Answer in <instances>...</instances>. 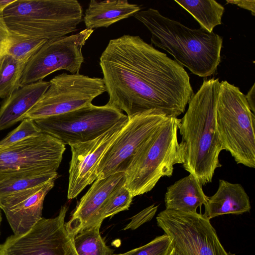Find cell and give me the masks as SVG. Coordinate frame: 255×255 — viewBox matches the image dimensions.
I'll return each mask as SVG.
<instances>
[{"mask_svg":"<svg viewBox=\"0 0 255 255\" xmlns=\"http://www.w3.org/2000/svg\"><path fill=\"white\" fill-rule=\"evenodd\" d=\"M108 104L128 118L150 110L177 118L194 93L182 66L138 36L110 40L100 59Z\"/></svg>","mask_w":255,"mask_h":255,"instance_id":"obj_1","label":"cell"},{"mask_svg":"<svg viewBox=\"0 0 255 255\" xmlns=\"http://www.w3.org/2000/svg\"><path fill=\"white\" fill-rule=\"evenodd\" d=\"M220 87L218 78L205 79L188 103L178 129L184 147V169L202 185L212 181L222 166L219 154L224 150L217 131L216 107Z\"/></svg>","mask_w":255,"mask_h":255,"instance_id":"obj_2","label":"cell"},{"mask_svg":"<svg viewBox=\"0 0 255 255\" xmlns=\"http://www.w3.org/2000/svg\"><path fill=\"white\" fill-rule=\"evenodd\" d=\"M133 16L150 32L152 44L193 74L207 77L215 73L221 62L223 38L220 35L202 27L190 28L152 8Z\"/></svg>","mask_w":255,"mask_h":255,"instance_id":"obj_3","label":"cell"},{"mask_svg":"<svg viewBox=\"0 0 255 255\" xmlns=\"http://www.w3.org/2000/svg\"><path fill=\"white\" fill-rule=\"evenodd\" d=\"M180 123L169 117L134 155L124 184L133 197L151 191L161 177L172 176L175 164L184 163V147L177 137Z\"/></svg>","mask_w":255,"mask_h":255,"instance_id":"obj_4","label":"cell"},{"mask_svg":"<svg viewBox=\"0 0 255 255\" xmlns=\"http://www.w3.org/2000/svg\"><path fill=\"white\" fill-rule=\"evenodd\" d=\"M2 15L11 32L50 40L75 31L83 9L76 0H14Z\"/></svg>","mask_w":255,"mask_h":255,"instance_id":"obj_5","label":"cell"},{"mask_svg":"<svg viewBox=\"0 0 255 255\" xmlns=\"http://www.w3.org/2000/svg\"><path fill=\"white\" fill-rule=\"evenodd\" d=\"M216 123L224 150L237 164L255 168V114L239 88L227 81L220 82Z\"/></svg>","mask_w":255,"mask_h":255,"instance_id":"obj_6","label":"cell"},{"mask_svg":"<svg viewBox=\"0 0 255 255\" xmlns=\"http://www.w3.org/2000/svg\"><path fill=\"white\" fill-rule=\"evenodd\" d=\"M126 115L108 104H90L59 115L33 120L41 132L64 144L86 142L100 136Z\"/></svg>","mask_w":255,"mask_h":255,"instance_id":"obj_7","label":"cell"},{"mask_svg":"<svg viewBox=\"0 0 255 255\" xmlns=\"http://www.w3.org/2000/svg\"><path fill=\"white\" fill-rule=\"evenodd\" d=\"M36 104L23 117L35 120L66 113L92 104L107 92L102 78L63 73L53 77Z\"/></svg>","mask_w":255,"mask_h":255,"instance_id":"obj_8","label":"cell"},{"mask_svg":"<svg viewBox=\"0 0 255 255\" xmlns=\"http://www.w3.org/2000/svg\"><path fill=\"white\" fill-rule=\"evenodd\" d=\"M156 221L182 255H234L225 250L210 220L203 214L165 209Z\"/></svg>","mask_w":255,"mask_h":255,"instance_id":"obj_9","label":"cell"},{"mask_svg":"<svg viewBox=\"0 0 255 255\" xmlns=\"http://www.w3.org/2000/svg\"><path fill=\"white\" fill-rule=\"evenodd\" d=\"M68 210L64 205L56 217L42 218L25 233L7 238L0 255H78L65 226Z\"/></svg>","mask_w":255,"mask_h":255,"instance_id":"obj_10","label":"cell"},{"mask_svg":"<svg viewBox=\"0 0 255 255\" xmlns=\"http://www.w3.org/2000/svg\"><path fill=\"white\" fill-rule=\"evenodd\" d=\"M65 149L60 141L43 132L0 149V181L26 172L56 173Z\"/></svg>","mask_w":255,"mask_h":255,"instance_id":"obj_11","label":"cell"},{"mask_svg":"<svg viewBox=\"0 0 255 255\" xmlns=\"http://www.w3.org/2000/svg\"><path fill=\"white\" fill-rule=\"evenodd\" d=\"M93 32L94 29L86 28L75 34L47 40L26 63L21 87L43 80L60 70L79 73L84 62L82 47Z\"/></svg>","mask_w":255,"mask_h":255,"instance_id":"obj_12","label":"cell"},{"mask_svg":"<svg viewBox=\"0 0 255 255\" xmlns=\"http://www.w3.org/2000/svg\"><path fill=\"white\" fill-rule=\"evenodd\" d=\"M169 117L160 111L150 110L128 119L100 161L97 179L125 173L138 149Z\"/></svg>","mask_w":255,"mask_h":255,"instance_id":"obj_13","label":"cell"},{"mask_svg":"<svg viewBox=\"0 0 255 255\" xmlns=\"http://www.w3.org/2000/svg\"><path fill=\"white\" fill-rule=\"evenodd\" d=\"M128 121L125 115L94 139L70 144L72 157L69 170L67 198L76 197L97 179L96 171L102 157Z\"/></svg>","mask_w":255,"mask_h":255,"instance_id":"obj_14","label":"cell"},{"mask_svg":"<svg viewBox=\"0 0 255 255\" xmlns=\"http://www.w3.org/2000/svg\"><path fill=\"white\" fill-rule=\"evenodd\" d=\"M125 181L124 172L95 180L80 199L71 219L65 223L67 231L73 238L83 230L103 222L100 217L106 203L113 192L125 184Z\"/></svg>","mask_w":255,"mask_h":255,"instance_id":"obj_15","label":"cell"},{"mask_svg":"<svg viewBox=\"0 0 255 255\" xmlns=\"http://www.w3.org/2000/svg\"><path fill=\"white\" fill-rule=\"evenodd\" d=\"M50 86L41 80L25 85L4 99L0 108V131L22 121L24 115L40 100Z\"/></svg>","mask_w":255,"mask_h":255,"instance_id":"obj_16","label":"cell"},{"mask_svg":"<svg viewBox=\"0 0 255 255\" xmlns=\"http://www.w3.org/2000/svg\"><path fill=\"white\" fill-rule=\"evenodd\" d=\"M204 205L203 214L210 220L225 214H243L251 209L249 196L241 184L223 179L219 180L216 192L208 197Z\"/></svg>","mask_w":255,"mask_h":255,"instance_id":"obj_17","label":"cell"},{"mask_svg":"<svg viewBox=\"0 0 255 255\" xmlns=\"http://www.w3.org/2000/svg\"><path fill=\"white\" fill-rule=\"evenodd\" d=\"M54 180L41 185L35 192L3 211L14 234L25 233L42 218L44 200L53 187Z\"/></svg>","mask_w":255,"mask_h":255,"instance_id":"obj_18","label":"cell"},{"mask_svg":"<svg viewBox=\"0 0 255 255\" xmlns=\"http://www.w3.org/2000/svg\"><path fill=\"white\" fill-rule=\"evenodd\" d=\"M202 185L192 174L176 181L167 188L164 196L165 209L186 213H196L204 205L207 196Z\"/></svg>","mask_w":255,"mask_h":255,"instance_id":"obj_19","label":"cell"},{"mask_svg":"<svg viewBox=\"0 0 255 255\" xmlns=\"http://www.w3.org/2000/svg\"><path fill=\"white\" fill-rule=\"evenodd\" d=\"M141 9L127 0H91L85 12L83 20L87 28H107L122 19L134 15Z\"/></svg>","mask_w":255,"mask_h":255,"instance_id":"obj_20","label":"cell"},{"mask_svg":"<svg viewBox=\"0 0 255 255\" xmlns=\"http://www.w3.org/2000/svg\"><path fill=\"white\" fill-rule=\"evenodd\" d=\"M187 10L199 22L201 27L213 32L221 24L224 7L214 0H174Z\"/></svg>","mask_w":255,"mask_h":255,"instance_id":"obj_21","label":"cell"},{"mask_svg":"<svg viewBox=\"0 0 255 255\" xmlns=\"http://www.w3.org/2000/svg\"><path fill=\"white\" fill-rule=\"evenodd\" d=\"M56 173L34 171L21 173L0 181V199L9 194L43 184L55 180Z\"/></svg>","mask_w":255,"mask_h":255,"instance_id":"obj_22","label":"cell"},{"mask_svg":"<svg viewBox=\"0 0 255 255\" xmlns=\"http://www.w3.org/2000/svg\"><path fill=\"white\" fill-rule=\"evenodd\" d=\"M27 61L10 55L0 61V98L5 99L21 87V78Z\"/></svg>","mask_w":255,"mask_h":255,"instance_id":"obj_23","label":"cell"},{"mask_svg":"<svg viewBox=\"0 0 255 255\" xmlns=\"http://www.w3.org/2000/svg\"><path fill=\"white\" fill-rule=\"evenodd\" d=\"M102 223L86 228L73 239L78 255H113L114 251L107 246L102 238L100 229Z\"/></svg>","mask_w":255,"mask_h":255,"instance_id":"obj_24","label":"cell"},{"mask_svg":"<svg viewBox=\"0 0 255 255\" xmlns=\"http://www.w3.org/2000/svg\"><path fill=\"white\" fill-rule=\"evenodd\" d=\"M2 14L3 12H0V61L7 55L20 60H26L30 51L29 41L22 36L9 31Z\"/></svg>","mask_w":255,"mask_h":255,"instance_id":"obj_25","label":"cell"},{"mask_svg":"<svg viewBox=\"0 0 255 255\" xmlns=\"http://www.w3.org/2000/svg\"><path fill=\"white\" fill-rule=\"evenodd\" d=\"M133 197L124 184L117 188L110 196L101 213V221L109 217L125 210L130 207Z\"/></svg>","mask_w":255,"mask_h":255,"instance_id":"obj_26","label":"cell"},{"mask_svg":"<svg viewBox=\"0 0 255 255\" xmlns=\"http://www.w3.org/2000/svg\"><path fill=\"white\" fill-rule=\"evenodd\" d=\"M41 132L32 120L24 119L16 128L0 140V149Z\"/></svg>","mask_w":255,"mask_h":255,"instance_id":"obj_27","label":"cell"},{"mask_svg":"<svg viewBox=\"0 0 255 255\" xmlns=\"http://www.w3.org/2000/svg\"><path fill=\"white\" fill-rule=\"evenodd\" d=\"M171 246V238L164 234L144 246L125 253L124 255H166Z\"/></svg>","mask_w":255,"mask_h":255,"instance_id":"obj_28","label":"cell"},{"mask_svg":"<svg viewBox=\"0 0 255 255\" xmlns=\"http://www.w3.org/2000/svg\"><path fill=\"white\" fill-rule=\"evenodd\" d=\"M158 206L152 204L144 209L131 218L130 222L125 227L124 230H135L141 225L150 221L154 216Z\"/></svg>","mask_w":255,"mask_h":255,"instance_id":"obj_29","label":"cell"},{"mask_svg":"<svg viewBox=\"0 0 255 255\" xmlns=\"http://www.w3.org/2000/svg\"><path fill=\"white\" fill-rule=\"evenodd\" d=\"M228 3L235 4L241 8L251 11L253 16L255 15V0H227Z\"/></svg>","mask_w":255,"mask_h":255,"instance_id":"obj_30","label":"cell"},{"mask_svg":"<svg viewBox=\"0 0 255 255\" xmlns=\"http://www.w3.org/2000/svg\"><path fill=\"white\" fill-rule=\"evenodd\" d=\"M255 84L253 85L252 88L248 92L247 95H245L247 103L252 111L255 114Z\"/></svg>","mask_w":255,"mask_h":255,"instance_id":"obj_31","label":"cell"},{"mask_svg":"<svg viewBox=\"0 0 255 255\" xmlns=\"http://www.w3.org/2000/svg\"><path fill=\"white\" fill-rule=\"evenodd\" d=\"M14 0H0V12H3L5 8Z\"/></svg>","mask_w":255,"mask_h":255,"instance_id":"obj_32","label":"cell"},{"mask_svg":"<svg viewBox=\"0 0 255 255\" xmlns=\"http://www.w3.org/2000/svg\"><path fill=\"white\" fill-rule=\"evenodd\" d=\"M166 255H182V254L172 244V246Z\"/></svg>","mask_w":255,"mask_h":255,"instance_id":"obj_33","label":"cell"},{"mask_svg":"<svg viewBox=\"0 0 255 255\" xmlns=\"http://www.w3.org/2000/svg\"><path fill=\"white\" fill-rule=\"evenodd\" d=\"M1 220H2L1 214V212L0 211V223H1Z\"/></svg>","mask_w":255,"mask_h":255,"instance_id":"obj_34","label":"cell"},{"mask_svg":"<svg viewBox=\"0 0 255 255\" xmlns=\"http://www.w3.org/2000/svg\"><path fill=\"white\" fill-rule=\"evenodd\" d=\"M124 254H125V253L122 254L118 255H124Z\"/></svg>","mask_w":255,"mask_h":255,"instance_id":"obj_35","label":"cell"}]
</instances>
